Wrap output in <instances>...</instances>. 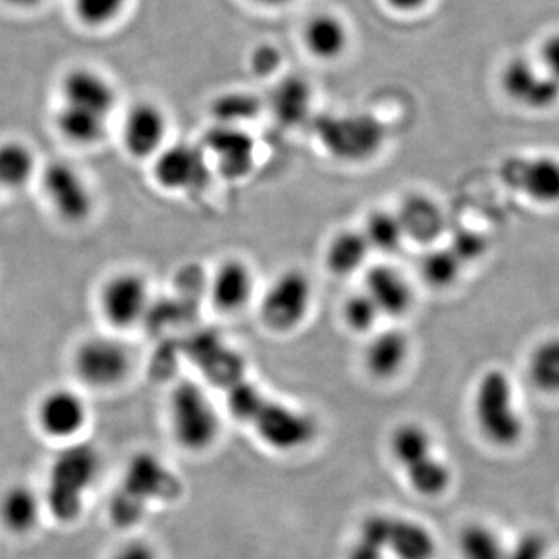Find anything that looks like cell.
I'll list each match as a JSON object with an SVG mask.
<instances>
[{
    "label": "cell",
    "instance_id": "6da1fadb",
    "mask_svg": "<svg viewBox=\"0 0 559 559\" xmlns=\"http://www.w3.org/2000/svg\"><path fill=\"white\" fill-rule=\"evenodd\" d=\"M117 105L119 94L112 81L100 70L79 66L61 79L55 128L72 145H98L108 134Z\"/></svg>",
    "mask_w": 559,
    "mask_h": 559
},
{
    "label": "cell",
    "instance_id": "7a4b0ae2",
    "mask_svg": "<svg viewBox=\"0 0 559 559\" xmlns=\"http://www.w3.org/2000/svg\"><path fill=\"white\" fill-rule=\"evenodd\" d=\"M471 414L481 439L496 450H514L525 439L527 419L518 385L502 367L481 371L471 396Z\"/></svg>",
    "mask_w": 559,
    "mask_h": 559
},
{
    "label": "cell",
    "instance_id": "3957f363",
    "mask_svg": "<svg viewBox=\"0 0 559 559\" xmlns=\"http://www.w3.org/2000/svg\"><path fill=\"white\" fill-rule=\"evenodd\" d=\"M314 305V280L301 267L289 266L261 286L253 308L267 333L289 336L307 325Z\"/></svg>",
    "mask_w": 559,
    "mask_h": 559
},
{
    "label": "cell",
    "instance_id": "277c9868",
    "mask_svg": "<svg viewBox=\"0 0 559 559\" xmlns=\"http://www.w3.org/2000/svg\"><path fill=\"white\" fill-rule=\"evenodd\" d=\"M171 436L182 450L204 452L219 439L221 412L207 389L194 380L173 385L167 401Z\"/></svg>",
    "mask_w": 559,
    "mask_h": 559
},
{
    "label": "cell",
    "instance_id": "5b68a950",
    "mask_svg": "<svg viewBox=\"0 0 559 559\" xmlns=\"http://www.w3.org/2000/svg\"><path fill=\"white\" fill-rule=\"evenodd\" d=\"M98 469L100 457L90 444H72L55 459L44 503L58 521L72 522L79 518L84 492L94 484Z\"/></svg>",
    "mask_w": 559,
    "mask_h": 559
},
{
    "label": "cell",
    "instance_id": "8992f818",
    "mask_svg": "<svg viewBox=\"0 0 559 559\" xmlns=\"http://www.w3.org/2000/svg\"><path fill=\"white\" fill-rule=\"evenodd\" d=\"M499 182L514 197L539 209L559 207V156L554 153H513L498 167Z\"/></svg>",
    "mask_w": 559,
    "mask_h": 559
},
{
    "label": "cell",
    "instance_id": "52a82bcc",
    "mask_svg": "<svg viewBox=\"0 0 559 559\" xmlns=\"http://www.w3.org/2000/svg\"><path fill=\"white\" fill-rule=\"evenodd\" d=\"M73 371L86 388L108 390L119 388L134 369L131 348L120 337H87L73 353Z\"/></svg>",
    "mask_w": 559,
    "mask_h": 559
},
{
    "label": "cell",
    "instance_id": "ba28073f",
    "mask_svg": "<svg viewBox=\"0 0 559 559\" xmlns=\"http://www.w3.org/2000/svg\"><path fill=\"white\" fill-rule=\"evenodd\" d=\"M150 164L154 183L179 197L202 193L215 176L200 143L170 142Z\"/></svg>",
    "mask_w": 559,
    "mask_h": 559
},
{
    "label": "cell",
    "instance_id": "9c48e42d",
    "mask_svg": "<svg viewBox=\"0 0 559 559\" xmlns=\"http://www.w3.org/2000/svg\"><path fill=\"white\" fill-rule=\"evenodd\" d=\"M250 426L266 447L283 454L310 447L319 433L318 421L310 412L271 396Z\"/></svg>",
    "mask_w": 559,
    "mask_h": 559
},
{
    "label": "cell",
    "instance_id": "30bf717a",
    "mask_svg": "<svg viewBox=\"0 0 559 559\" xmlns=\"http://www.w3.org/2000/svg\"><path fill=\"white\" fill-rule=\"evenodd\" d=\"M51 212L66 224H83L94 215L95 197L86 176L70 162H50L38 175Z\"/></svg>",
    "mask_w": 559,
    "mask_h": 559
},
{
    "label": "cell",
    "instance_id": "8fae6325",
    "mask_svg": "<svg viewBox=\"0 0 559 559\" xmlns=\"http://www.w3.org/2000/svg\"><path fill=\"white\" fill-rule=\"evenodd\" d=\"M260 288L252 263L240 255H227L210 272L205 294L216 314L235 318L255 307Z\"/></svg>",
    "mask_w": 559,
    "mask_h": 559
},
{
    "label": "cell",
    "instance_id": "7c38bea8",
    "mask_svg": "<svg viewBox=\"0 0 559 559\" xmlns=\"http://www.w3.org/2000/svg\"><path fill=\"white\" fill-rule=\"evenodd\" d=\"M151 285L139 271H120L103 283L98 294V308L103 319L117 331L135 329L151 310Z\"/></svg>",
    "mask_w": 559,
    "mask_h": 559
},
{
    "label": "cell",
    "instance_id": "4fadbf2b",
    "mask_svg": "<svg viewBox=\"0 0 559 559\" xmlns=\"http://www.w3.org/2000/svg\"><path fill=\"white\" fill-rule=\"evenodd\" d=\"M360 289L373 300L382 319L399 323L417 307V286L411 274L393 261H374L360 275Z\"/></svg>",
    "mask_w": 559,
    "mask_h": 559
},
{
    "label": "cell",
    "instance_id": "5bb4252c",
    "mask_svg": "<svg viewBox=\"0 0 559 559\" xmlns=\"http://www.w3.org/2000/svg\"><path fill=\"white\" fill-rule=\"evenodd\" d=\"M414 359V341L411 334L395 323L380 326L364 340L360 367L371 381L392 382L409 369Z\"/></svg>",
    "mask_w": 559,
    "mask_h": 559
},
{
    "label": "cell",
    "instance_id": "9a60e30c",
    "mask_svg": "<svg viewBox=\"0 0 559 559\" xmlns=\"http://www.w3.org/2000/svg\"><path fill=\"white\" fill-rule=\"evenodd\" d=\"M170 120L157 103H134L121 120L120 139L123 150L134 160L151 162L170 143Z\"/></svg>",
    "mask_w": 559,
    "mask_h": 559
},
{
    "label": "cell",
    "instance_id": "2e32d148",
    "mask_svg": "<svg viewBox=\"0 0 559 559\" xmlns=\"http://www.w3.org/2000/svg\"><path fill=\"white\" fill-rule=\"evenodd\" d=\"M507 97L522 108L546 110L559 103V84L539 61L516 58L509 61L500 76Z\"/></svg>",
    "mask_w": 559,
    "mask_h": 559
},
{
    "label": "cell",
    "instance_id": "e0dca14e",
    "mask_svg": "<svg viewBox=\"0 0 559 559\" xmlns=\"http://www.w3.org/2000/svg\"><path fill=\"white\" fill-rule=\"evenodd\" d=\"M90 421V406L79 392L55 388L40 396L36 406V423L40 432L51 440L72 441Z\"/></svg>",
    "mask_w": 559,
    "mask_h": 559
},
{
    "label": "cell",
    "instance_id": "ac0fdd59",
    "mask_svg": "<svg viewBox=\"0 0 559 559\" xmlns=\"http://www.w3.org/2000/svg\"><path fill=\"white\" fill-rule=\"evenodd\" d=\"M320 139L331 156L348 160L347 164H360L359 160L371 159L384 142L380 123L367 116H348L333 120Z\"/></svg>",
    "mask_w": 559,
    "mask_h": 559
},
{
    "label": "cell",
    "instance_id": "d6986e66",
    "mask_svg": "<svg viewBox=\"0 0 559 559\" xmlns=\"http://www.w3.org/2000/svg\"><path fill=\"white\" fill-rule=\"evenodd\" d=\"M120 488L150 507L178 498L180 481L157 455L138 452L124 468Z\"/></svg>",
    "mask_w": 559,
    "mask_h": 559
},
{
    "label": "cell",
    "instance_id": "ffe728a7",
    "mask_svg": "<svg viewBox=\"0 0 559 559\" xmlns=\"http://www.w3.org/2000/svg\"><path fill=\"white\" fill-rule=\"evenodd\" d=\"M201 146L207 154L213 175L226 176L230 179H240L249 175L255 146L242 128L218 124L216 130L209 132Z\"/></svg>",
    "mask_w": 559,
    "mask_h": 559
},
{
    "label": "cell",
    "instance_id": "44dd1931",
    "mask_svg": "<svg viewBox=\"0 0 559 559\" xmlns=\"http://www.w3.org/2000/svg\"><path fill=\"white\" fill-rule=\"evenodd\" d=\"M371 252L369 242L360 227H344L330 235L322 250V264L331 277L347 280L360 277L370 266Z\"/></svg>",
    "mask_w": 559,
    "mask_h": 559
},
{
    "label": "cell",
    "instance_id": "7402d4cb",
    "mask_svg": "<svg viewBox=\"0 0 559 559\" xmlns=\"http://www.w3.org/2000/svg\"><path fill=\"white\" fill-rule=\"evenodd\" d=\"M407 242L428 249L436 246L444 230L443 210L436 200L421 193H409L395 207Z\"/></svg>",
    "mask_w": 559,
    "mask_h": 559
},
{
    "label": "cell",
    "instance_id": "603a6c76",
    "mask_svg": "<svg viewBox=\"0 0 559 559\" xmlns=\"http://www.w3.org/2000/svg\"><path fill=\"white\" fill-rule=\"evenodd\" d=\"M349 31L342 17L334 13H319L311 16L301 31L305 49L316 60L333 62L347 53Z\"/></svg>",
    "mask_w": 559,
    "mask_h": 559
},
{
    "label": "cell",
    "instance_id": "cb8c5ba5",
    "mask_svg": "<svg viewBox=\"0 0 559 559\" xmlns=\"http://www.w3.org/2000/svg\"><path fill=\"white\" fill-rule=\"evenodd\" d=\"M389 557L395 559H436L439 543L428 525L406 516H392Z\"/></svg>",
    "mask_w": 559,
    "mask_h": 559
},
{
    "label": "cell",
    "instance_id": "d4e9b609",
    "mask_svg": "<svg viewBox=\"0 0 559 559\" xmlns=\"http://www.w3.org/2000/svg\"><path fill=\"white\" fill-rule=\"evenodd\" d=\"M44 500L28 485L16 484L0 498V522L13 535H28L38 527Z\"/></svg>",
    "mask_w": 559,
    "mask_h": 559
},
{
    "label": "cell",
    "instance_id": "484cf974",
    "mask_svg": "<svg viewBox=\"0 0 559 559\" xmlns=\"http://www.w3.org/2000/svg\"><path fill=\"white\" fill-rule=\"evenodd\" d=\"M267 105L283 127H300L312 110L311 86L299 76H289L272 90Z\"/></svg>",
    "mask_w": 559,
    "mask_h": 559
},
{
    "label": "cell",
    "instance_id": "4316f807",
    "mask_svg": "<svg viewBox=\"0 0 559 559\" xmlns=\"http://www.w3.org/2000/svg\"><path fill=\"white\" fill-rule=\"evenodd\" d=\"M359 227L373 255L392 259L407 242L403 224L395 209H371Z\"/></svg>",
    "mask_w": 559,
    "mask_h": 559
},
{
    "label": "cell",
    "instance_id": "83f0119b",
    "mask_svg": "<svg viewBox=\"0 0 559 559\" xmlns=\"http://www.w3.org/2000/svg\"><path fill=\"white\" fill-rule=\"evenodd\" d=\"M525 374L533 389L559 396V334H549L533 344L525 358Z\"/></svg>",
    "mask_w": 559,
    "mask_h": 559
},
{
    "label": "cell",
    "instance_id": "f1b7e54d",
    "mask_svg": "<svg viewBox=\"0 0 559 559\" xmlns=\"http://www.w3.org/2000/svg\"><path fill=\"white\" fill-rule=\"evenodd\" d=\"M388 447L393 462L401 471L409 468L419 460L436 454V437L423 423L404 421L390 432Z\"/></svg>",
    "mask_w": 559,
    "mask_h": 559
},
{
    "label": "cell",
    "instance_id": "f546056e",
    "mask_svg": "<svg viewBox=\"0 0 559 559\" xmlns=\"http://www.w3.org/2000/svg\"><path fill=\"white\" fill-rule=\"evenodd\" d=\"M38 175L36 154L27 143L21 140L0 142V190L25 189Z\"/></svg>",
    "mask_w": 559,
    "mask_h": 559
},
{
    "label": "cell",
    "instance_id": "4dcf8cb0",
    "mask_svg": "<svg viewBox=\"0 0 559 559\" xmlns=\"http://www.w3.org/2000/svg\"><path fill=\"white\" fill-rule=\"evenodd\" d=\"M466 263L451 246H430L418 261V277L426 288L447 290L457 285Z\"/></svg>",
    "mask_w": 559,
    "mask_h": 559
},
{
    "label": "cell",
    "instance_id": "1f68e13d",
    "mask_svg": "<svg viewBox=\"0 0 559 559\" xmlns=\"http://www.w3.org/2000/svg\"><path fill=\"white\" fill-rule=\"evenodd\" d=\"M403 474L409 487L426 499H437L443 496L451 488L452 479H454L450 463L441 457L439 452L403 469Z\"/></svg>",
    "mask_w": 559,
    "mask_h": 559
},
{
    "label": "cell",
    "instance_id": "d6a6232c",
    "mask_svg": "<svg viewBox=\"0 0 559 559\" xmlns=\"http://www.w3.org/2000/svg\"><path fill=\"white\" fill-rule=\"evenodd\" d=\"M507 546L502 535L485 522L474 521L463 525L457 538L462 559H506Z\"/></svg>",
    "mask_w": 559,
    "mask_h": 559
},
{
    "label": "cell",
    "instance_id": "836d02e7",
    "mask_svg": "<svg viewBox=\"0 0 559 559\" xmlns=\"http://www.w3.org/2000/svg\"><path fill=\"white\" fill-rule=\"evenodd\" d=\"M340 318L349 334L364 340L380 329L381 322H384L377 305L360 288L353 290L342 300Z\"/></svg>",
    "mask_w": 559,
    "mask_h": 559
},
{
    "label": "cell",
    "instance_id": "e575fe53",
    "mask_svg": "<svg viewBox=\"0 0 559 559\" xmlns=\"http://www.w3.org/2000/svg\"><path fill=\"white\" fill-rule=\"evenodd\" d=\"M266 400L267 395L264 390L248 378H242L226 389L227 412L237 421L245 423V425L250 426Z\"/></svg>",
    "mask_w": 559,
    "mask_h": 559
},
{
    "label": "cell",
    "instance_id": "d590c367",
    "mask_svg": "<svg viewBox=\"0 0 559 559\" xmlns=\"http://www.w3.org/2000/svg\"><path fill=\"white\" fill-rule=\"evenodd\" d=\"M213 114L223 127L241 128L246 121L255 119L261 110V102L246 92L223 94L213 102Z\"/></svg>",
    "mask_w": 559,
    "mask_h": 559
},
{
    "label": "cell",
    "instance_id": "8d00e7d4",
    "mask_svg": "<svg viewBox=\"0 0 559 559\" xmlns=\"http://www.w3.org/2000/svg\"><path fill=\"white\" fill-rule=\"evenodd\" d=\"M130 0H72L76 20L87 28H105L119 21Z\"/></svg>",
    "mask_w": 559,
    "mask_h": 559
},
{
    "label": "cell",
    "instance_id": "74e56055",
    "mask_svg": "<svg viewBox=\"0 0 559 559\" xmlns=\"http://www.w3.org/2000/svg\"><path fill=\"white\" fill-rule=\"evenodd\" d=\"M148 507L140 502L134 496L128 495L123 489H117L109 500V516L114 524L121 528H130L138 525L145 516Z\"/></svg>",
    "mask_w": 559,
    "mask_h": 559
},
{
    "label": "cell",
    "instance_id": "f35d334b",
    "mask_svg": "<svg viewBox=\"0 0 559 559\" xmlns=\"http://www.w3.org/2000/svg\"><path fill=\"white\" fill-rule=\"evenodd\" d=\"M550 544L540 532H525L507 546L506 559H550Z\"/></svg>",
    "mask_w": 559,
    "mask_h": 559
},
{
    "label": "cell",
    "instance_id": "ab89813d",
    "mask_svg": "<svg viewBox=\"0 0 559 559\" xmlns=\"http://www.w3.org/2000/svg\"><path fill=\"white\" fill-rule=\"evenodd\" d=\"M282 51L272 44H260L250 53V69L259 76H271L282 66Z\"/></svg>",
    "mask_w": 559,
    "mask_h": 559
},
{
    "label": "cell",
    "instance_id": "60d3db41",
    "mask_svg": "<svg viewBox=\"0 0 559 559\" xmlns=\"http://www.w3.org/2000/svg\"><path fill=\"white\" fill-rule=\"evenodd\" d=\"M539 64L559 84V35L550 36L540 49Z\"/></svg>",
    "mask_w": 559,
    "mask_h": 559
},
{
    "label": "cell",
    "instance_id": "b9f144b4",
    "mask_svg": "<svg viewBox=\"0 0 559 559\" xmlns=\"http://www.w3.org/2000/svg\"><path fill=\"white\" fill-rule=\"evenodd\" d=\"M110 559H159L157 551L145 540H130L114 551Z\"/></svg>",
    "mask_w": 559,
    "mask_h": 559
},
{
    "label": "cell",
    "instance_id": "7bdbcfd3",
    "mask_svg": "<svg viewBox=\"0 0 559 559\" xmlns=\"http://www.w3.org/2000/svg\"><path fill=\"white\" fill-rule=\"evenodd\" d=\"M385 3L400 14H415L428 7L430 0H384Z\"/></svg>",
    "mask_w": 559,
    "mask_h": 559
},
{
    "label": "cell",
    "instance_id": "ee69618b",
    "mask_svg": "<svg viewBox=\"0 0 559 559\" xmlns=\"http://www.w3.org/2000/svg\"><path fill=\"white\" fill-rule=\"evenodd\" d=\"M3 3L16 10H35L46 0H2Z\"/></svg>",
    "mask_w": 559,
    "mask_h": 559
},
{
    "label": "cell",
    "instance_id": "f6af8a7d",
    "mask_svg": "<svg viewBox=\"0 0 559 559\" xmlns=\"http://www.w3.org/2000/svg\"><path fill=\"white\" fill-rule=\"evenodd\" d=\"M253 5L263 7V9L277 10L288 7L293 0H249Z\"/></svg>",
    "mask_w": 559,
    "mask_h": 559
},
{
    "label": "cell",
    "instance_id": "bcb514c9",
    "mask_svg": "<svg viewBox=\"0 0 559 559\" xmlns=\"http://www.w3.org/2000/svg\"><path fill=\"white\" fill-rule=\"evenodd\" d=\"M555 559H559V557H558V558H555Z\"/></svg>",
    "mask_w": 559,
    "mask_h": 559
},
{
    "label": "cell",
    "instance_id": "7dc6e473",
    "mask_svg": "<svg viewBox=\"0 0 559 559\" xmlns=\"http://www.w3.org/2000/svg\"><path fill=\"white\" fill-rule=\"evenodd\" d=\"M0 191H2V190H0Z\"/></svg>",
    "mask_w": 559,
    "mask_h": 559
}]
</instances>
